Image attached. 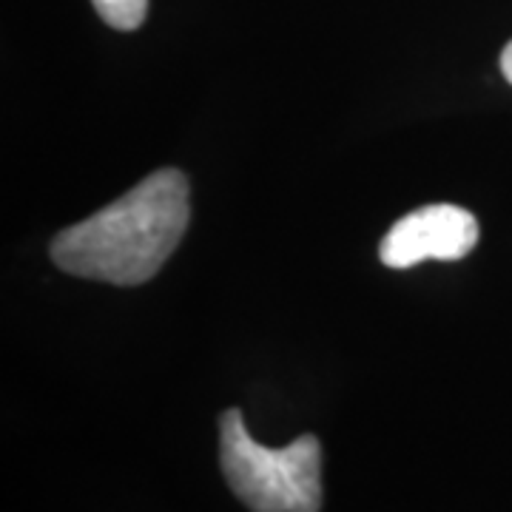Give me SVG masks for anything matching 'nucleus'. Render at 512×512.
<instances>
[{
    "label": "nucleus",
    "mask_w": 512,
    "mask_h": 512,
    "mask_svg": "<svg viewBox=\"0 0 512 512\" xmlns=\"http://www.w3.org/2000/svg\"><path fill=\"white\" fill-rule=\"evenodd\" d=\"M188 177L160 168L52 239V259L66 274L109 285H143L180 245L188 220Z\"/></svg>",
    "instance_id": "1"
},
{
    "label": "nucleus",
    "mask_w": 512,
    "mask_h": 512,
    "mask_svg": "<svg viewBox=\"0 0 512 512\" xmlns=\"http://www.w3.org/2000/svg\"><path fill=\"white\" fill-rule=\"evenodd\" d=\"M220 464L231 493L251 512H319L322 444L299 436L288 447L251 439L237 407L220 416Z\"/></svg>",
    "instance_id": "2"
},
{
    "label": "nucleus",
    "mask_w": 512,
    "mask_h": 512,
    "mask_svg": "<svg viewBox=\"0 0 512 512\" xmlns=\"http://www.w3.org/2000/svg\"><path fill=\"white\" fill-rule=\"evenodd\" d=\"M478 242V222L458 205H424L396 222L379 245L387 268H413L424 259L453 262L467 256Z\"/></svg>",
    "instance_id": "3"
},
{
    "label": "nucleus",
    "mask_w": 512,
    "mask_h": 512,
    "mask_svg": "<svg viewBox=\"0 0 512 512\" xmlns=\"http://www.w3.org/2000/svg\"><path fill=\"white\" fill-rule=\"evenodd\" d=\"M92 3L103 23L120 32H134L148 15V0H92Z\"/></svg>",
    "instance_id": "4"
},
{
    "label": "nucleus",
    "mask_w": 512,
    "mask_h": 512,
    "mask_svg": "<svg viewBox=\"0 0 512 512\" xmlns=\"http://www.w3.org/2000/svg\"><path fill=\"white\" fill-rule=\"evenodd\" d=\"M501 72L512 83V40L504 46V52H501Z\"/></svg>",
    "instance_id": "5"
}]
</instances>
